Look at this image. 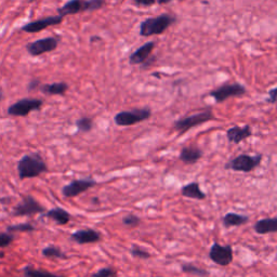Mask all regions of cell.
Here are the masks:
<instances>
[{"label":"cell","mask_w":277,"mask_h":277,"mask_svg":"<svg viewBox=\"0 0 277 277\" xmlns=\"http://www.w3.org/2000/svg\"><path fill=\"white\" fill-rule=\"evenodd\" d=\"M175 22L176 17L170 13H161L160 16L145 19L140 24V35L142 37H152L155 35H161Z\"/></svg>","instance_id":"1"},{"label":"cell","mask_w":277,"mask_h":277,"mask_svg":"<svg viewBox=\"0 0 277 277\" xmlns=\"http://www.w3.org/2000/svg\"><path fill=\"white\" fill-rule=\"evenodd\" d=\"M48 167L45 160L38 153H32L23 156L18 164V171L21 180L32 179L46 172Z\"/></svg>","instance_id":"2"},{"label":"cell","mask_w":277,"mask_h":277,"mask_svg":"<svg viewBox=\"0 0 277 277\" xmlns=\"http://www.w3.org/2000/svg\"><path fill=\"white\" fill-rule=\"evenodd\" d=\"M215 119V114L210 108L205 109L204 111L193 114V115L186 116L183 118L177 119L173 124V129L180 134H184L193 128L201 126L205 123H208L210 120Z\"/></svg>","instance_id":"3"},{"label":"cell","mask_w":277,"mask_h":277,"mask_svg":"<svg viewBox=\"0 0 277 277\" xmlns=\"http://www.w3.org/2000/svg\"><path fill=\"white\" fill-rule=\"evenodd\" d=\"M262 158H263V156L261 154L254 156L241 154L235 158H232L229 162H226L224 167L227 170H233V171L251 172L255 168H258L261 165Z\"/></svg>","instance_id":"4"},{"label":"cell","mask_w":277,"mask_h":277,"mask_svg":"<svg viewBox=\"0 0 277 277\" xmlns=\"http://www.w3.org/2000/svg\"><path fill=\"white\" fill-rule=\"evenodd\" d=\"M151 116L152 111L150 108L133 109L130 111H123L117 113L115 117H114V122H115L117 126L128 127L145 122Z\"/></svg>","instance_id":"5"},{"label":"cell","mask_w":277,"mask_h":277,"mask_svg":"<svg viewBox=\"0 0 277 277\" xmlns=\"http://www.w3.org/2000/svg\"><path fill=\"white\" fill-rule=\"evenodd\" d=\"M246 88L241 83H223L221 86L209 92V97L215 100L216 103H222L231 98H239L246 95Z\"/></svg>","instance_id":"6"},{"label":"cell","mask_w":277,"mask_h":277,"mask_svg":"<svg viewBox=\"0 0 277 277\" xmlns=\"http://www.w3.org/2000/svg\"><path fill=\"white\" fill-rule=\"evenodd\" d=\"M42 105H44V101L40 100V99L24 98L10 105L8 109V114L10 116L25 117L32 112L40 111Z\"/></svg>","instance_id":"7"},{"label":"cell","mask_w":277,"mask_h":277,"mask_svg":"<svg viewBox=\"0 0 277 277\" xmlns=\"http://www.w3.org/2000/svg\"><path fill=\"white\" fill-rule=\"evenodd\" d=\"M60 41L61 39L59 37L41 38L27 44L26 50L32 56H40L45 53L54 51L58 48Z\"/></svg>","instance_id":"8"},{"label":"cell","mask_w":277,"mask_h":277,"mask_svg":"<svg viewBox=\"0 0 277 277\" xmlns=\"http://www.w3.org/2000/svg\"><path fill=\"white\" fill-rule=\"evenodd\" d=\"M209 258L220 266L229 265L233 261V248L230 245L222 246L215 243L210 248Z\"/></svg>","instance_id":"9"},{"label":"cell","mask_w":277,"mask_h":277,"mask_svg":"<svg viewBox=\"0 0 277 277\" xmlns=\"http://www.w3.org/2000/svg\"><path fill=\"white\" fill-rule=\"evenodd\" d=\"M96 186H97V181H95L94 179L74 180L70 183L66 184V186L62 189V194L66 198H73L84 193V192H87L88 190Z\"/></svg>","instance_id":"10"},{"label":"cell","mask_w":277,"mask_h":277,"mask_svg":"<svg viewBox=\"0 0 277 277\" xmlns=\"http://www.w3.org/2000/svg\"><path fill=\"white\" fill-rule=\"evenodd\" d=\"M64 18L60 16H52V17H47V18H42L36 21H33V22H30L22 26L21 31H23L25 33H39L41 31L46 30L48 27L55 26V25H60L63 22Z\"/></svg>","instance_id":"11"},{"label":"cell","mask_w":277,"mask_h":277,"mask_svg":"<svg viewBox=\"0 0 277 277\" xmlns=\"http://www.w3.org/2000/svg\"><path fill=\"white\" fill-rule=\"evenodd\" d=\"M44 210L45 208L38 202L35 201L31 196H27L14 208V215L21 217L32 216L39 214V212H42Z\"/></svg>","instance_id":"12"},{"label":"cell","mask_w":277,"mask_h":277,"mask_svg":"<svg viewBox=\"0 0 277 277\" xmlns=\"http://www.w3.org/2000/svg\"><path fill=\"white\" fill-rule=\"evenodd\" d=\"M70 239L75 241L76 244L86 245V244H95L101 240V234L96 230L87 229V230H79L72 234Z\"/></svg>","instance_id":"13"},{"label":"cell","mask_w":277,"mask_h":277,"mask_svg":"<svg viewBox=\"0 0 277 277\" xmlns=\"http://www.w3.org/2000/svg\"><path fill=\"white\" fill-rule=\"evenodd\" d=\"M155 46V41L145 42L144 45H142L136 51L130 54L129 63L131 65H141L142 63L147 60L148 56L152 55Z\"/></svg>","instance_id":"14"},{"label":"cell","mask_w":277,"mask_h":277,"mask_svg":"<svg viewBox=\"0 0 277 277\" xmlns=\"http://www.w3.org/2000/svg\"><path fill=\"white\" fill-rule=\"evenodd\" d=\"M251 136H252V129L249 125H246L244 127L233 126L226 131L227 140L234 144H239L241 141H245L246 139L250 138Z\"/></svg>","instance_id":"15"},{"label":"cell","mask_w":277,"mask_h":277,"mask_svg":"<svg viewBox=\"0 0 277 277\" xmlns=\"http://www.w3.org/2000/svg\"><path fill=\"white\" fill-rule=\"evenodd\" d=\"M84 12V0H68L61 8L58 9V16L65 18Z\"/></svg>","instance_id":"16"},{"label":"cell","mask_w":277,"mask_h":277,"mask_svg":"<svg viewBox=\"0 0 277 277\" xmlns=\"http://www.w3.org/2000/svg\"><path fill=\"white\" fill-rule=\"evenodd\" d=\"M203 157V151L196 146H186L183 147L179 159L187 165H194Z\"/></svg>","instance_id":"17"},{"label":"cell","mask_w":277,"mask_h":277,"mask_svg":"<svg viewBox=\"0 0 277 277\" xmlns=\"http://www.w3.org/2000/svg\"><path fill=\"white\" fill-rule=\"evenodd\" d=\"M39 90L47 96H64L68 90V84L64 81L41 84Z\"/></svg>","instance_id":"18"},{"label":"cell","mask_w":277,"mask_h":277,"mask_svg":"<svg viewBox=\"0 0 277 277\" xmlns=\"http://www.w3.org/2000/svg\"><path fill=\"white\" fill-rule=\"evenodd\" d=\"M254 231L261 235L268 233H276L277 232V219L276 218H267L262 219L255 222Z\"/></svg>","instance_id":"19"},{"label":"cell","mask_w":277,"mask_h":277,"mask_svg":"<svg viewBox=\"0 0 277 277\" xmlns=\"http://www.w3.org/2000/svg\"><path fill=\"white\" fill-rule=\"evenodd\" d=\"M181 194L184 197L188 198H193V200L197 201H203L206 198V194L202 191L200 184L197 182H192L184 186L181 189Z\"/></svg>","instance_id":"20"},{"label":"cell","mask_w":277,"mask_h":277,"mask_svg":"<svg viewBox=\"0 0 277 277\" xmlns=\"http://www.w3.org/2000/svg\"><path fill=\"white\" fill-rule=\"evenodd\" d=\"M248 222H249V218H248L247 216L234 214V212L226 214L222 219V223L225 227L241 226V225H245Z\"/></svg>","instance_id":"21"},{"label":"cell","mask_w":277,"mask_h":277,"mask_svg":"<svg viewBox=\"0 0 277 277\" xmlns=\"http://www.w3.org/2000/svg\"><path fill=\"white\" fill-rule=\"evenodd\" d=\"M47 217L49 219H52L53 221H55L58 224L60 225H65L69 222L70 220V216L68 212L66 210H64L62 208H53L51 210H49L47 212Z\"/></svg>","instance_id":"22"},{"label":"cell","mask_w":277,"mask_h":277,"mask_svg":"<svg viewBox=\"0 0 277 277\" xmlns=\"http://www.w3.org/2000/svg\"><path fill=\"white\" fill-rule=\"evenodd\" d=\"M75 125H76L78 132H81V133H88L92 129H94V127H95L94 119L90 117H87V116H83L79 119H77Z\"/></svg>","instance_id":"23"},{"label":"cell","mask_w":277,"mask_h":277,"mask_svg":"<svg viewBox=\"0 0 277 277\" xmlns=\"http://www.w3.org/2000/svg\"><path fill=\"white\" fill-rule=\"evenodd\" d=\"M181 269L187 274H191V275H195V276H200V277H205L208 275V272L206 271V269L196 266L194 264L191 263H184L181 265Z\"/></svg>","instance_id":"24"},{"label":"cell","mask_w":277,"mask_h":277,"mask_svg":"<svg viewBox=\"0 0 277 277\" xmlns=\"http://www.w3.org/2000/svg\"><path fill=\"white\" fill-rule=\"evenodd\" d=\"M42 254L45 255L47 258H51V259H65L66 255L63 253V251L59 248L50 246L45 248L44 250H42Z\"/></svg>","instance_id":"25"},{"label":"cell","mask_w":277,"mask_h":277,"mask_svg":"<svg viewBox=\"0 0 277 277\" xmlns=\"http://www.w3.org/2000/svg\"><path fill=\"white\" fill-rule=\"evenodd\" d=\"M105 5V0H84V12H95L101 10Z\"/></svg>","instance_id":"26"},{"label":"cell","mask_w":277,"mask_h":277,"mask_svg":"<svg viewBox=\"0 0 277 277\" xmlns=\"http://www.w3.org/2000/svg\"><path fill=\"white\" fill-rule=\"evenodd\" d=\"M24 274L26 277H63L60 275H55L53 273L40 271V269H35L33 267H26L24 269Z\"/></svg>","instance_id":"27"},{"label":"cell","mask_w":277,"mask_h":277,"mask_svg":"<svg viewBox=\"0 0 277 277\" xmlns=\"http://www.w3.org/2000/svg\"><path fill=\"white\" fill-rule=\"evenodd\" d=\"M130 253L133 255L134 258H139V259H143V260H146L151 257L150 252L139 246H132V248L130 249Z\"/></svg>","instance_id":"28"},{"label":"cell","mask_w":277,"mask_h":277,"mask_svg":"<svg viewBox=\"0 0 277 277\" xmlns=\"http://www.w3.org/2000/svg\"><path fill=\"white\" fill-rule=\"evenodd\" d=\"M123 223L127 226H130V227H137L139 226V224L141 223V220L139 217H137L136 215H127L126 217H124L123 219Z\"/></svg>","instance_id":"29"},{"label":"cell","mask_w":277,"mask_h":277,"mask_svg":"<svg viewBox=\"0 0 277 277\" xmlns=\"http://www.w3.org/2000/svg\"><path fill=\"white\" fill-rule=\"evenodd\" d=\"M115 276H116V273L112 267H103L91 275V277H115Z\"/></svg>","instance_id":"30"},{"label":"cell","mask_w":277,"mask_h":277,"mask_svg":"<svg viewBox=\"0 0 277 277\" xmlns=\"http://www.w3.org/2000/svg\"><path fill=\"white\" fill-rule=\"evenodd\" d=\"M9 231H12V232H30V231H34V226L30 223L18 224V225L10 226Z\"/></svg>","instance_id":"31"},{"label":"cell","mask_w":277,"mask_h":277,"mask_svg":"<svg viewBox=\"0 0 277 277\" xmlns=\"http://www.w3.org/2000/svg\"><path fill=\"white\" fill-rule=\"evenodd\" d=\"M13 240V236L10 234H0V248L9 246Z\"/></svg>","instance_id":"32"},{"label":"cell","mask_w":277,"mask_h":277,"mask_svg":"<svg viewBox=\"0 0 277 277\" xmlns=\"http://www.w3.org/2000/svg\"><path fill=\"white\" fill-rule=\"evenodd\" d=\"M156 61H157V56L152 54V55L148 56L147 60H146L145 62H143V63L141 64V66H140V67H141V69H142V70H145V69H147L148 67L153 66L154 64L156 63Z\"/></svg>","instance_id":"33"},{"label":"cell","mask_w":277,"mask_h":277,"mask_svg":"<svg viewBox=\"0 0 277 277\" xmlns=\"http://www.w3.org/2000/svg\"><path fill=\"white\" fill-rule=\"evenodd\" d=\"M133 3L137 7H145V8H147V7L154 6L156 4V0H133Z\"/></svg>","instance_id":"34"},{"label":"cell","mask_w":277,"mask_h":277,"mask_svg":"<svg viewBox=\"0 0 277 277\" xmlns=\"http://www.w3.org/2000/svg\"><path fill=\"white\" fill-rule=\"evenodd\" d=\"M276 100H277V88L274 87L268 91V98L266 99V101L271 104H275Z\"/></svg>","instance_id":"35"},{"label":"cell","mask_w":277,"mask_h":277,"mask_svg":"<svg viewBox=\"0 0 277 277\" xmlns=\"http://www.w3.org/2000/svg\"><path fill=\"white\" fill-rule=\"evenodd\" d=\"M40 86H41V82L38 79H33L30 81V83H28L27 89H28V91H34V90L39 89Z\"/></svg>","instance_id":"36"},{"label":"cell","mask_w":277,"mask_h":277,"mask_svg":"<svg viewBox=\"0 0 277 277\" xmlns=\"http://www.w3.org/2000/svg\"><path fill=\"white\" fill-rule=\"evenodd\" d=\"M158 5H168L171 2H174V0H156ZM177 2H184V0H177Z\"/></svg>","instance_id":"37"},{"label":"cell","mask_w":277,"mask_h":277,"mask_svg":"<svg viewBox=\"0 0 277 277\" xmlns=\"http://www.w3.org/2000/svg\"><path fill=\"white\" fill-rule=\"evenodd\" d=\"M101 40H102V38H101V37H98V36H97V37L92 36V37L90 38V41H91V42H94V41H101Z\"/></svg>","instance_id":"38"},{"label":"cell","mask_w":277,"mask_h":277,"mask_svg":"<svg viewBox=\"0 0 277 277\" xmlns=\"http://www.w3.org/2000/svg\"><path fill=\"white\" fill-rule=\"evenodd\" d=\"M2 100H3V92L0 91V101H2Z\"/></svg>","instance_id":"39"},{"label":"cell","mask_w":277,"mask_h":277,"mask_svg":"<svg viewBox=\"0 0 277 277\" xmlns=\"http://www.w3.org/2000/svg\"><path fill=\"white\" fill-rule=\"evenodd\" d=\"M2 257H4V253L0 252V258H2Z\"/></svg>","instance_id":"40"},{"label":"cell","mask_w":277,"mask_h":277,"mask_svg":"<svg viewBox=\"0 0 277 277\" xmlns=\"http://www.w3.org/2000/svg\"><path fill=\"white\" fill-rule=\"evenodd\" d=\"M27 2H30V3H33V2H35V0H27Z\"/></svg>","instance_id":"41"},{"label":"cell","mask_w":277,"mask_h":277,"mask_svg":"<svg viewBox=\"0 0 277 277\" xmlns=\"http://www.w3.org/2000/svg\"><path fill=\"white\" fill-rule=\"evenodd\" d=\"M155 277H161V276H155Z\"/></svg>","instance_id":"42"}]
</instances>
